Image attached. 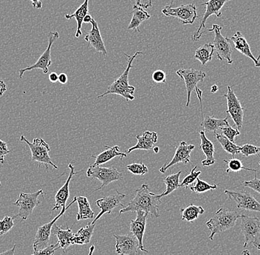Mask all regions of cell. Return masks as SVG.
Here are the masks:
<instances>
[{"instance_id":"obj_39","label":"cell","mask_w":260,"mask_h":255,"mask_svg":"<svg viewBox=\"0 0 260 255\" xmlns=\"http://www.w3.org/2000/svg\"><path fill=\"white\" fill-rule=\"evenodd\" d=\"M131 14L133 15V18L137 19V20L141 22V23L150 19L151 17L150 14H148L147 11L143 9V8L138 7L136 5L133 6V9Z\"/></svg>"},{"instance_id":"obj_1","label":"cell","mask_w":260,"mask_h":255,"mask_svg":"<svg viewBox=\"0 0 260 255\" xmlns=\"http://www.w3.org/2000/svg\"><path fill=\"white\" fill-rule=\"evenodd\" d=\"M161 196L156 195L149 191V186L144 184L141 188L136 191V196L119 212V215L127 212L143 211L149 215L158 217L159 205L161 203Z\"/></svg>"},{"instance_id":"obj_6","label":"cell","mask_w":260,"mask_h":255,"mask_svg":"<svg viewBox=\"0 0 260 255\" xmlns=\"http://www.w3.org/2000/svg\"><path fill=\"white\" fill-rule=\"evenodd\" d=\"M222 27L218 24H213L212 28L208 30L209 32H214V39L213 45L214 51L217 53V58L219 61H225L228 64H232L233 59L232 58V49L230 40L228 37H224L221 33Z\"/></svg>"},{"instance_id":"obj_9","label":"cell","mask_w":260,"mask_h":255,"mask_svg":"<svg viewBox=\"0 0 260 255\" xmlns=\"http://www.w3.org/2000/svg\"><path fill=\"white\" fill-rule=\"evenodd\" d=\"M42 194V190H40L36 193H21L19 199L14 203V205L19 208V212L17 215L14 216V218L19 217L22 221L27 220L29 216L31 215L34 209L40 204L39 196Z\"/></svg>"},{"instance_id":"obj_60","label":"cell","mask_w":260,"mask_h":255,"mask_svg":"<svg viewBox=\"0 0 260 255\" xmlns=\"http://www.w3.org/2000/svg\"><path fill=\"white\" fill-rule=\"evenodd\" d=\"M259 165H260V162H259Z\"/></svg>"},{"instance_id":"obj_34","label":"cell","mask_w":260,"mask_h":255,"mask_svg":"<svg viewBox=\"0 0 260 255\" xmlns=\"http://www.w3.org/2000/svg\"><path fill=\"white\" fill-rule=\"evenodd\" d=\"M215 136L219 143L222 146V149H223L224 151L226 152L228 154H232V156L240 154V146L237 145L235 142H231L228 138L222 135V134H216Z\"/></svg>"},{"instance_id":"obj_53","label":"cell","mask_w":260,"mask_h":255,"mask_svg":"<svg viewBox=\"0 0 260 255\" xmlns=\"http://www.w3.org/2000/svg\"><path fill=\"white\" fill-rule=\"evenodd\" d=\"M16 245H14V247L11 248V249L8 250V251H4V252L0 253V255H14L15 254Z\"/></svg>"},{"instance_id":"obj_40","label":"cell","mask_w":260,"mask_h":255,"mask_svg":"<svg viewBox=\"0 0 260 255\" xmlns=\"http://www.w3.org/2000/svg\"><path fill=\"white\" fill-rule=\"evenodd\" d=\"M14 217L6 216L0 221V236L8 233L14 227Z\"/></svg>"},{"instance_id":"obj_26","label":"cell","mask_w":260,"mask_h":255,"mask_svg":"<svg viewBox=\"0 0 260 255\" xmlns=\"http://www.w3.org/2000/svg\"><path fill=\"white\" fill-rule=\"evenodd\" d=\"M52 233L56 235L58 238V243L59 244L60 248H62L63 251L65 252L66 250L70 246L72 245V241L74 234L71 230V228L68 227L67 230H62V229L58 227L55 223L52 228Z\"/></svg>"},{"instance_id":"obj_36","label":"cell","mask_w":260,"mask_h":255,"mask_svg":"<svg viewBox=\"0 0 260 255\" xmlns=\"http://www.w3.org/2000/svg\"><path fill=\"white\" fill-rule=\"evenodd\" d=\"M224 162L226 163L228 168L226 169V173H229L230 172H239L242 170H250V171L256 172L255 169L248 168L244 166L243 162L238 159H232L230 160H224Z\"/></svg>"},{"instance_id":"obj_32","label":"cell","mask_w":260,"mask_h":255,"mask_svg":"<svg viewBox=\"0 0 260 255\" xmlns=\"http://www.w3.org/2000/svg\"><path fill=\"white\" fill-rule=\"evenodd\" d=\"M205 209L201 206L191 204L186 208H181L180 212L182 214V220L192 223L194 221L199 217V215L204 213Z\"/></svg>"},{"instance_id":"obj_52","label":"cell","mask_w":260,"mask_h":255,"mask_svg":"<svg viewBox=\"0 0 260 255\" xmlns=\"http://www.w3.org/2000/svg\"><path fill=\"white\" fill-rule=\"evenodd\" d=\"M6 91H7L6 84H5L4 81L0 80V97H2Z\"/></svg>"},{"instance_id":"obj_7","label":"cell","mask_w":260,"mask_h":255,"mask_svg":"<svg viewBox=\"0 0 260 255\" xmlns=\"http://www.w3.org/2000/svg\"><path fill=\"white\" fill-rule=\"evenodd\" d=\"M87 175L89 178H97L102 183V185L95 190V191H99L105 188L107 185L115 181H120L123 180V174L121 172L118 171V169L114 167H101L100 165H92L89 167L87 170Z\"/></svg>"},{"instance_id":"obj_56","label":"cell","mask_w":260,"mask_h":255,"mask_svg":"<svg viewBox=\"0 0 260 255\" xmlns=\"http://www.w3.org/2000/svg\"><path fill=\"white\" fill-rule=\"evenodd\" d=\"M94 250H95V246H93V245H92V246H91L90 248H89L88 255H92V254H93Z\"/></svg>"},{"instance_id":"obj_14","label":"cell","mask_w":260,"mask_h":255,"mask_svg":"<svg viewBox=\"0 0 260 255\" xmlns=\"http://www.w3.org/2000/svg\"><path fill=\"white\" fill-rule=\"evenodd\" d=\"M176 74L178 75L180 79L184 81L186 84L187 92V102L186 107H188L191 100V92L198 88V84L204 80L206 78V72L203 71L196 70L193 68H188V69H179L177 71Z\"/></svg>"},{"instance_id":"obj_38","label":"cell","mask_w":260,"mask_h":255,"mask_svg":"<svg viewBox=\"0 0 260 255\" xmlns=\"http://www.w3.org/2000/svg\"><path fill=\"white\" fill-rule=\"evenodd\" d=\"M197 168H198V166L194 167L189 174L187 175L186 178H183V181L180 184V188H185L186 189H188L189 185H192L196 181L197 178L201 174V171H196Z\"/></svg>"},{"instance_id":"obj_57","label":"cell","mask_w":260,"mask_h":255,"mask_svg":"<svg viewBox=\"0 0 260 255\" xmlns=\"http://www.w3.org/2000/svg\"><path fill=\"white\" fill-rule=\"evenodd\" d=\"M159 151H160V149H159V147H157V146H155V147L153 148V152L155 153V154H158Z\"/></svg>"},{"instance_id":"obj_37","label":"cell","mask_w":260,"mask_h":255,"mask_svg":"<svg viewBox=\"0 0 260 255\" xmlns=\"http://www.w3.org/2000/svg\"><path fill=\"white\" fill-rule=\"evenodd\" d=\"M126 169L134 175H144L149 172V169L144 163H134L126 165Z\"/></svg>"},{"instance_id":"obj_13","label":"cell","mask_w":260,"mask_h":255,"mask_svg":"<svg viewBox=\"0 0 260 255\" xmlns=\"http://www.w3.org/2000/svg\"><path fill=\"white\" fill-rule=\"evenodd\" d=\"M228 92L223 95L227 100V111L228 115H230L233 121L235 122L237 129H240L243 126L244 108L240 103V100L235 95L233 89L230 87H227Z\"/></svg>"},{"instance_id":"obj_12","label":"cell","mask_w":260,"mask_h":255,"mask_svg":"<svg viewBox=\"0 0 260 255\" xmlns=\"http://www.w3.org/2000/svg\"><path fill=\"white\" fill-rule=\"evenodd\" d=\"M229 1H232V0H209L206 3L201 4V6H206V11L203 14L201 22H200L199 27L192 35L193 41L197 42L201 38L203 33V28L206 27V21L211 16L215 15L217 17H221L222 16L221 10L225 6V3Z\"/></svg>"},{"instance_id":"obj_41","label":"cell","mask_w":260,"mask_h":255,"mask_svg":"<svg viewBox=\"0 0 260 255\" xmlns=\"http://www.w3.org/2000/svg\"><path fill=\"white\" fill-rule=\"evenodd\" d=\"M240 153L244 157H248L251 155H259L260 153V146L253 145V144H245L240 147Z\"/></svg>"},{"instance_id":"obj_49","label":"cell","mask_w":260,"mask_h":255,"mask_svg":"<svg viewBox=\"0 0 260 255\" xmlns=\"http://www.w3.org/2000/svg\"><path fill=\"white\" fill-rule=\"evenodd\" d=\"M68 78L65 73H61L58 76V82L61 84H66L68 83Z\"/></svg>"},{"instance_id":"obj_23","label":"cell","mask_w":260,"mask_h":255,"mask_svg":"<svg viewBox=\"0 0 260 255\" xmlns=\"http://www.w3.org/2000/svg\"><path fill=\"white\" fill-rule=\"evenodd\" d=\"M231 40L235 44V48L237 51L244 55V56L251 58L254 63L256 67H260V61L258 58H255L252 54L249 44L247 42L246 39L240 31L236 32L235 35L231 38Z\"/></svg>"},{"instance_id":"obj_24","label":"cell","mask_w":260,"mask_h":255,"mask_svg":"<svg viewBox=\"0 0 260 255\" xmlns=\"http://www.w3.org/2000/svg\"><path fill=\"white\" fill-rule=\"evenodd\" d=\"M105 148L106 149L105 152H102L98 155H92V158L95 160V163L93 164L95 166L104 165V164L110 162V160L117 157H119L121 159L127 157V154H126V152H120L119 146L118 145L110 147V146L106 144Z\"/></svg>"},{"instance_id":"obj_47","label":"cell","mask_w":260,"mask_h":255,"mask_svg":"<svg viewBox=\"0 0 260 255\" xmlns=\"http://www.w3.org/2000/svg\"><path fill=\"white\" fill-rule=\"evenodd\" d=\"M153 0H136V5L143 9H147L152 6Z\"/></svg>"},{"instance_id":"obj_35","label":"cell","mask_w":260,"mask_h":255,"mask_svg":"<svg viewBox=\"0 0 260 255\" xmlns=\"http://www.w3.org/2000/svg\"><path fill=\"white\" fill-rule=\"evenodd\" d=\"M217 185H209V183L200 179L199 178H197L195 183H193L192 185H191V187H190L191 191L196 193H205V192L217 189Z\"/></svg>"},{"instance_id":"obj_54","label":"cell","mask_w":260,"mask_h":255,"mask_svg":"<svg viewBox=\"0 0 260 255\" xmlns=\"http://www.w3.org/2000/svg\"><path fill=\"white\" fill-rule=\"evenodd\" d=\"M92 19L93 18L89 15V14H87V16H85V17L84 18V20H83V23H90L92 22Z\"/></svg>"},{"instance_id":"obj_19","label":"cell","mask_w":260,"mask_h":255,"mask_svg":"<svg viewBox=\"0 0 260 255\" xmlns=\"http://www.w3.org/2000/svg\"><path fill=\"white\" fill-rule=\"evenodd\" d=\"M149 215V214L143 211H137L136 220H132L130 223V233L133 234L137 238L139 249L146 253H148V251L144 248V235L145 233L146 222Z\"/></svg>"},{"instance_id":"obj_5","label":"cell","mask_w":260,"mask_h":255,"mask_svg":"<svg viewBox=\"0 0 260 255\" xmlns=\"http://www.w3.org/2000/svg\"><path fill=\"white\" fill-rule=\"evenodd\" d=\"M240 228L245 238L244 247L246 248L249 243L260 250V219L257 217H249L241 215Z\"/></svg>"},{"instance_id":"obj_45","label":"cell","mask_w":260,"mask_h":255,"mask_svg":"<svg viewBox=\"0 0 260 255\" xmlns=\"http://www.w3.org/2000/svg\"><path fill=\"white\" fill-rule=\"evenodd\" d=\"M11 151L8 148V144L4 141L0 139V163L6 164V157Z\"/></svg>"},{"instance_id":"obj_25","label":"cell","mask_w":260,"mask_h":255,"mask_svg":"<svg viewBox=\"0 0 260 255\" xmlns=\"http://www.w3.org/2000/svg\"><path fill=\"white\" fill-rule=\"evenodd\" d=\"M200 137H201V149L204 155L206 156V159L203 160L201 163L204 167L211 166L216 162L214 156V152H215L214 144L206 137L204 131H200Z\"/></svg>"},{"instance_id":"obj_27","label":"cell","mask_w":260,"mask_h":255,"mask_svg":"<svg viewBox=\"0 0 260 255\" xmlns=\"http://www.w3.org/2000/svg\"><path fill=\"white\" fill-rule=\"evenodd\" d=\"M89 11V0H84L80 7L77 8L73 14H68L65 15L67 19H75L77 22V30L76 32V38H79L82 35L81 27H82L83 20L85 16H87Z\"/></svg>"},{"instance_id":"obj_33","label":"cell","mask_w":260,"mask_h":255,"mask_svg":"<svg viewBox=\"0 0 260 255\" xmlns=\"http://www.w3.org/2000/svg\"><path fill=\"white\" fill-rule=\"evenodd\" d=\"M182 171H179L178 173L171 174L168 176L166 177L164 179V183L166 185V191L160 194L161 197L164 196H168L172 192L176 191L178 188H180V176L181 174Z\"/></svg>"},{"instance_id":"obj_8","label":"cell","mask_w":260,"mask_h":255,"mask_svg":"<svg viewBox=\"0 0 260 255\" xmlns=\"http://www.w3.org/2000/svg\"><path fill=\"white\" fill-rule=\"evenodd\" d=\"M173 0L162 8V13L166 16L175 17L178 19L183 24H194L198 17L197 8L194 4L182 5L178 8L172 7Z\"/></svg>"},{"instance_id":"obj_2","label":"cell","mask_w":260,"mask_h":255,"mask_svg":"<svg viewBox=\"0 0 260 255\" xmlns=\"http://www.w3.org/2000/svg\"><path fill=\"white\" fill-rule=\"evenodd\" d=\"M124 55L128 58V64L126 69L116 80L114 81L113 84L108 87V89L106 91L105 93L98 96L97 98H102L106 95L113 94V95L121 96L123 98L126 99V101L134 100L135 97L133 95L136 91V87L129 84V73L130 69L133 67V62L135 58L139 55H144V53L136 52L133 56H129L126 53Z\"/></svg>"},{"instance_id":"obj_44","label":"cell","mask_w":260,"mask_h":255,"mask_svg":"<svg viewBox=\"0 0 260 255\" xmlns=\"http://www.w3.org/2000/svg\"><path fill=\"white\" fill-rule=\"evenodd\" d=\"M243 185L247 188H251L253 191L257 192L260 194V179L256 177V173H255L253 179L244 181Z\"/></svg>"},{"instance_id":"obj_16","label":"cell","mask_w":260,"mask_h":255,"mask_svg":"<svg viewBox=\"0 0 260 255\" xmlns=\"http://www.w3.org/2000/svg\"><path fill=\"white\" fill-rule=\"evenodd\" d=\"M126 195L123 194V193H120L118 191L115 192V193L110 195L109 196H106V197L102 198L97 200L95 201V204H97L98 207L100 208L101 211L96 217H95L93 221L92 222V224H95V222L102 217L104 214L111 213L112 210L115 209V208L118 207H124L125 206L122 204V200L126 197Z\"/></svg>"},{"instance_id":"obj_3","label":"cell","mask_w":260,"mask_h":255,"mask_svg":"<svg viewBox=\"0 0 260 255\" xmlns=\"http://www.w3.org/2000/svg\"><path fill=\"white\" fill-rule=\"evenodd\" d=\"M241 214L236 211H229L225 208H219L209 222H206L211 234L209 240H213L216 234L221 233L235 227L236 222L240 218Z\"/></svg>"},{"instance_id":"obj_55","label":"cell","mask_w":260,"mask_h":255,"mask_svg":"<svg viewBox=\"0 0 260 255\" xmlns=\"http://www.w3.org/2000/svg\"><path fill=\"white\" fill-rule=\"evenodd\" d=\"M217 91H218V87H217V85H213L212 87H211V92H212V93H215Z\"/></svg>"},{"instance_id":"obj_59","label":"cell","mask_w":260,"mask_h":255,"mask_svg":"<svg viewBox=\"0 0 260 255\" xmlns=\"http://www.w3.org/2000/svg\"><path fill=\"white\" fill-rule=\"evenodd\" d=\"M1 185H2L1 181H0V186H1Z\"/></svg>"},{"instance_id":"obj_11","label":"cell","mask_w":260,"mask_h":255,"mask_svg":"<svg viewBox=\"0 0 260 255\" xmlns=\"http://www.w3.org/2000/svg\"><path fill=\"white\" fill-rule=\"evenodd\" d=\"M76 202V197H74L73 201L70 203L69 205L66 207H63L61 209V212L56 216L55 218H53L51 222L44 224L41 226L37 230V234H36L35 240H34L32 247H34V251H38V250L42 249L48 246L49 241L50 239V235L52 233V228L53 226L56 223L57 220L61 216L64 215V212H66L67 209H69L72 206V204Z\"/></svg>"},{"instance_id":"obj_15","label":"cell","mask_w":260,"mask_h":255,"mask_svg":"<svg viewBox=\"0 0 260 255\" xmlns=\"http://www.w3.org/2000/svg\"><path fill=\"white\" fill-rule=\"evenodd\" d=\"M229 199L234 200L237 203V208L260 212V203L254 199L253 196L246 191L235 192L225 190Z\"/></svg>"},{"instance_id":"obj_22","label":"cell","mask_w":260,"mask_h":255,"mask_svg":"<svg viewBox=\"0 0 260 255\" xmlns=\"http://www.w3.org/2000/svg\"><path fill=\"white\" fill-rule=\"evenodd\" d=\"M137 144L129 148L126 154H130L133 151L144 150L150 151L153 149L157 142V134L154 131H146L142 136H136Z\"/></svg>"},{"instance_id":"obj_29","label":"cell","mask_w":260,"mask_h":255,"mask_svg":"<svg viewBox=\"0 0 260 255\" xmlns=\"http://www.w3.org/2000/svg\"><path fill=\"white\" fill-rule=\"evenodd\" d=\"M95 230V224L89 223L87 227H82L76 234L73 238L72 245L87 244L90 242Z\"/></svg>"},{"instance_id":"obj_46","label":"cell","mask_w":260,"mask_h":255,"mask_svg":"<svg viewBox=\"0 0 260 255\" xmlns=\"http://www.w3.org/2000/svg\"><path fill=\"white\" fill-rule=\"evenodd\" d=\"M152 80L157 84H165L167 82V75L164 71L157 69L152 74Z\"/></svg>"},{"instance_id":"obj_50","label":"cell","mask_w":260,"mask_h":255,"mask_svg":"<svg viewBox=\"0 0 260 255\" xmlns=\"http://www.w3.org/2000/svg\"><path fill=\"white\" fill-rule=\"evenodd\" d=\"M32 2V7L35 9H42V0H30Z\"/></svg>"},{"instance_id":"obj_43","label":"cell","mask_w":260,"mask_h":255,"mask_svg":"<svg viewBox=\"0 0 260 255\" xmlns=\"http://www.w3.org/2000/svg\"><path fill=\"white\" fill-rule=\"evenodd\" d=\"M60 248L58 242L56 244H50L46 247L38 250V251H34V254L31 255H54L55 251Z\"/></svg>"},{"instance_id":"obj_30","label":"cell","mask_w":260,"mask_h":255,"mask_svg":"<svg viewBox=\"0 0 260 255\" xmlns=\"http://www.w3.org/2000/svg\"><path fill=\"white\" fill-rule=\"evenodd\" d=\"M76 201L79 206V212L76 215V220L81 221L93 218L95 213L90 207L87 198L85 196H79V197H76Z\"/></svg>"},{"instance_id":"obj_58","label":"cell","mask_w":260,"mask_h":255,"mask_svg":"<svg viewBox=\"0 0 260 255\" xmlns=\"http://www.w3.org/2000/svg\"><path fill=\"white\" fill-rule=\"evenodd\" d=\"M243 255H251V254H250L248 250H244V251H243Z\"/></svg>"},{"instance_id":"obj_42","label":"cell","mask_w":260,"mask_h":255,"mask_svg":"<svg viewBox=\"0 0 260 255\" xmlns=\"http://www.w3.org/2000/svg\"><path fill=\"white\" fill-rule=\"evenodd\" d=\"M220 130L222 131V135L225 136V137L228 138L232 142H235L236 136H239L240 134L239 129L234 128L230 125L225 126V127L221 128Z\"/></svg>"},{"instance_id":"obj_51","label":"cell","mask_w":260,"mask_h":255,"mask_svg":"<svg viewBox=\"0 0 260 255\" xmlns=\"http://www.w3.org/2000/svg\"><path fill=\"white\" fill-rule=\"evenodd\" d=\"M49 80L52 83H56L58 81V75L56 72H52L49 75Z\"/></svg>"},{"instance_id":"obj_10","label":"cell","mask_w":260,"mask_h":255,"mask_svg":"<svg viewBox=\"0 0 260 255\" xmlns=\"http://www.w3.org/2000/svg\"><path fill=\"white\" fill-rule=\"evenodd\" d=\"M48 45L45 51L42 53V56L39 58L38 61L32 66H27L24 69H20L19 70V79H22L24 72L27 71H31L32 69H39L43 72L44 74H48L49 67L51 66V48L55 42L59 38V34L58 32H49L48 35Z\"/></svg>"},{"instance_id":"obj_20","label":"cell","mask_w":260,"mask_h":255,"mask_svg":"<svg viewBox=\"0 0 260 255\" xmlns=\"http://www.w3.org/2000/svg\"><path fill=\"white\" fill-rule=\"evenodd\" d=\"M90 23L92 24V28L84 37V40L88 43V47L95 49L96 53H102L104 56H106L107 55V49L101 35L99 24L94 19H92Z\"/></svg>"},{"instance_id":"obj_48","label":"cell","mask_w":260,"mask_h":255,"mask_svg":"<svg viewBox=\"0 0 260 255\" xmlns=\"http://www.w3.org/2000/svg\"><path fill=\"white\" fill-rule=\"evenodd\" d=\"M141 22L135 19V18L132 17L131 22L128 26V30H133L136 32H140L139 27L141 26Z\"/></svg>"},{"instance_id":"obj_28","label":"cell","mask_w":260,"mask_h":255,"mask_svg":"<svg viewBox=\"0 0 260 255\" xmlns=\"http://www.w3.org/2000/svg\"><path fill=\"white\" fill-rule=\"evenodd\" d=\"M229 123L228 122V117L224 119H217L212 116H206L203 118L201 126H202L204 131L207 132H212L215 135L217 134V131L221 128L229 126Z\"/></svg>"},{"instance_id":"obj_18","label":"cell","mask_w":260,"mask_h":255,"mask_svg":"<svg viewBox=\"0 0 260 255\" xmlns=\"http://www.w3.org/2000/svg\"><path fill=\"white\" fill-rule=\"evenodd\" d=\"M195 146L194 144H188L185 141H182L176 151H175V155L173 158L168 163H166L165 165H162L161 168H160L159 171L162 173H165L167 170L171 167L177 165V164L182 162V163L188 164L191 162L190 157H191V153L194 150Z\"/></svg>"},{"instance_id":"obj_31","label":"cell","mask_w":260,"mask_h":255,"mask_svg":"<svg viewBox=\"0 0 260 255\" xmlns=\"http://www.w3.org/2000/svg\"><path fill=\"white\" fill-rule=\"evenodd\" d=\"M214 52V47L213 44H205L199 48L197 49L194 58L198 60L203 66L206 64V63L209 62L212 60Z\"/></svg>"},{"instance_id":"obj_4","label":"cell","mask_w":260,"mask_h":255,"mask_svg":"<svg viewBox=\"0 0 260 255\" xmlns=\"http://www.w3.org/2000/svg\"><path fill=\"white\" fill-rule=\"evenodd\" d=\"M21 142H26L31 151V160L32 162H37L45 165L46 169H49V165L54 169H58V166L53 163L49 152H50V146L42 138H36L32 142H29L25 136H21Z\"/></svg>"},{"instance_id":"obj_17","label":"cell","mask_w":260,"mask_h":255,"mask_svg":"<svg viewBox=\"0 0 260 255\" xmlns=\"http://www.w3.org/2000/svg\"><path fill=\"white\" fill-rule=\"evenodd\" d=\"M116 240L115 251L119 255H136L139 244L137 238L132 233L127 235H114Z\"/></svg>"},{"instance_id":"obj_21","label":"cell","mask_w":260,"mask_h":255,"mask_svg":"<svg viewBox=\"0 0 260 255\" xmlns=\"http://www.w3.org/2000/svg\"><path fill=\"white\" fill-rule=\"evenodd\" d=\"M68 168L71 172L64 185L57 192L55 196V205L53 208V211H56L60 208L66 207L67 201L70 197V183L72 180L73 175L79 173V172H75L74 166L72 163L68 165Z\"/></svg>"}]
</instances>
